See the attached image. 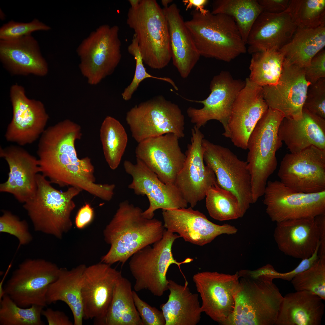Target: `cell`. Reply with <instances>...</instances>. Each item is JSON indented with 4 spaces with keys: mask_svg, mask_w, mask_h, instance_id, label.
<instances>
[{
    "mask_svg": "<svg viewBox=\"0 0 325 325\" xmlns=\"http://www.w3.org/2000/svg\"><path fill=\"white\" fill-rule=\"evenodd\" d=\"M82 135L80 126L68 119L45 129L37 151L40 172L51 183L77 187L97 197L103 185L95 183L91 159H79L75 148Z\"/></svg>",
    "mask_w": 325,
    "mask_h": 325,
    "instance_id": "6da1fadb",
    "label": "cell"
},
{
    "mask_svg": "<svg viewBox=\"0 0 325 325\" xmlns=\"http://www.w3.org/2000/svg\"><path fill=\"white\" fill-rule=\"evenodd\" d=\"M143 212L127 200L120 203L104 230L105 241L110 247L101 262L123 265L136 252L162 238L165 229L162 222L145 218Z\"/></svg>",
    "mask_w": 325,
    "mask_h": 325,
    "instance_id": "7a4b0ae2",
    "label": "cell"
},
{
    "mask_svg": "<svg viewBox=\"0 0 325 325\" xmlns=\"http://www.w3.org/2000/svg\"><path fill=\"white\" fill-rule=\"evenodd\" d=\"M191 14L185 24L200 56L229 62L246 53V44L232 17L208 10L203 14L193 10Z\"/></svg>",
    "mask_w": 325,
    "mask_h": 325,
    "instance_id": "3957f363",
    "label": "cell"
},
{
    "mask_svg": "<svg viewBox=\"0 0 325 325\" xmlns=\"http://www.w3.org/2000/svg\"><path fill=\"white\" fill-rule=\"evenodd\" d=\"M126 23L135 32L143 62L150 68L161 69L172 59L170 37L163 9L155 0H140L130 7Z\"/></svg>",
    "mask_w": 325,
    "mask_h": 325,
    "instance_id": "277c9868",
    "label": "cell"
},
{
    "mask_svg": "<svg viewBox=\"0 0 325 325\" xmlns=\"http://www.w3.org/2000/svg\"><path fill=\"white\" fill-rule=\"evenodd\" d=\"M34 195L24 203L35 230L62 239L72 228L71 215L76 207L73 198L82 190L70 187L64 192L54 187L42 174L36 176Z\"/></svg>",
    "mask_w": 325,
    "mask_h": 325,
    "instance_id": "5b68a950",
    "label": "cell"
},
{
    "mask_svg": "<svg viewBox=\"0 0 325 325\" xmlns=\"http://www.w3.org/2000/svg\"><path fill=\"white\" fill-rule=\"evenodd\" d=\"M284 117L280 112L269 108L248 139L246 161L254 202L263 195L268 180L277 169L276 153L282 144L278 138V130Z\"/></svg>",
    "mask_w": 325,
    "mask_h": 325,
    "instance_id": "8992f818",
    "label": "cell"
},
{
    "mask_svg": "<svg viewBox=\"0 0 325 325\" xmlns=\"http://www.w3.org/2000/svg\"><path fill=\"white\" fill-rule=\"evenodd\" d=\"M233 311L222 325H275L283 296L267 277H241Z\"/></svg>",
    "mask_w": 325,
    "mask_h": 325,
    "instance_id": "52a82bcc",
    "label": "cell"
},
{
    "mask_svg": "<svg viewBox=\"0 0 325 325\" xmlns=\"http://www.w3.org/2000/svg\"><path fill=\"white\" fill-rule=\"evenodd\" d=\"M180 236L165 230L162 238L153 244L147 246L135 253L129 262L131 273L135 280V291H149L154 296H161L168 290L166 274L170 266L189 263L193 259L187 258L178 262L173 257L172 247Z\"/></svg>",
    "mask_w": 325,
    "mask_h": 325,
    "instance_id": "ba28073f",
    "label": "cell"
},
{
    "mask_svg": "<svg viewBox=\"0 0 325 325\" xmlns=\"http://www.w3.org/2000/svg\"><path fill=\"white\" fill-rule=\"evenodd\" d=\"M126 121L138 143L167 133L184 137V117L176 104L159 95L140 103L126 113Z\"/></svg>",
    "mask_w": 325,
    "mask_h": 325,
    "instance_id": "9c48e42d",
    "label": "cell"
},
{
    "mask_svg": "<svg viewBox=\"0 0 325 325\" xmlns=\"http://www.w3.org/2000/svg\"><path fill=\"white\" fill-rule=\"evenodd\" d=\"M119 31L117 25H101L78 47L79 69L90 85H97L112 74L120 62L121 43Z\"/></svg>",
    "mask_w": 325,
    "mask_h": 325,
    "instance_id": "30bf717a",
    "label": "cell"
},
{
    "mask_svg": "<svg viewBox=\"0 0 325 325\" xmlns=\"http://www.w3.org/2000/svg\"><path fill=\"white\" fill-rule=\"evenodd\" d=\"M60 268L41 258L27 259L13 272L4 285V294L19 306L47 305L46 296L50 284L57 278Z\"/></svg>",
    "mask_w": 325,
    "mask_h": 325,
    "instance_id": "8fae6325",
    "label": "cell"
},
{
    "mask_svg": "<svg viewBox=\"0 0 325 325\" xmlns=\"http://www.w3.org/2000/svg\"><path fill=\"white\" fill-rule=\"evenodd\" d=\"M202 145L206 165L214 172L218 186L237 197L243 216L253 203L247 161L239 159L229 149L204 138Z\"/></svg>",
    "mask_w": 325,
    "mask_h": 325,
    "instance_id": "7c38bea8",
    "label": "cell"
},
{
    "mask_svg": "<svg viewBox=\"0 0 325 325\" xmlns=\"http://www.w3.org/2000/svg\"><path fill=\"white\" fill-rule=\"evenodd\" d=\"M280 181L296 192L313 193L325 190V150L311 146L286 154L280 163Z\"/></svg>",
    "mask_w": 325,
    "mask_h": 325,
    "instance_id": "4fadbf2b",
    "label": "cell"
},
{
    "mask_svg": "<svg viewBox=\"0 0 325 325\" xmlns=\"http://www.w3.org/2000/svg\"><path fill=\"white\" fill-rule=\"evenodd\" d=\"M263 196L266 212L276 223L314 218L325 212V190L313 193L296 192L275 180L267 182Z\"/></svg>",
    "mask_w": 325,
    "mask_h": 325,
    "instance_id": "5bb4252c",
    "label": "cell"
},
{
    "mask_svg": "<svg viewBox=\"0 0 325 325\" xmlns=\"http://www.w3.org/2000/svg\"><path fill=\"white\" fill-rule=\"evenodd\" d=\"M245 84V81L234 79L227 71H221L215 76L210 83L211 93L203 100H186L203 104L200 109L189 107L187 113L190 121L200 129L209 120H216L222 125V135L229 138L228 122L233 104Z\"/></svg>",
    "mask_w": 325,
    "mask_h": 325,
    "instance_id": "9a60e30c",
    "label": "cell"
},
{
    "mask_svg": "<svg viewBox=\"0 0 325 325\" xmlns=\"http://www.w3.org/2000/svg\"><path fill=\"white\" fill-rule=\"evenodd\" d=\"M123 166L127 174L132 178L128 188L137 195L146 196L149 202L148 208L143 212L144 217L153 218L155 211L159 209H174L187 208L188 203L174 184H165L144 163L136 158L134 164L128 160Z\"/></svg>",
    "mask_w": 325,
    "mask_h": 325,
    "instance_id": "2e32d148",
    "label": "cell"
},
{
    "mask_svg": "<svg viewBox=\"0 0 325 325\" xmlns=\"http://www.w3.org/2000/svg\"><path fill=\"white\" fill-rule=\"evenodd\" d=\"M10 94L13 116L6 139L20 146L32 143L45 130L49 117L45 106L39 101L27 98L24 88L17 84L11 86Z\"/></svg>",
    "mask_w": 325,
    "mask_h": 325,
    "instance_id": "e0dca14e",
    "label": "cell"
},
{
    "mask_svg": "<svg viewBox=\"0 0 325 325\" xmlns=\"http://www.w3.org/2000/svg\"><path fill=\"white\" fill-rule=\"evenodd\" d=\"M200 129L195 125L191 129V142L187 145L184 164L175 183L193 208L205 198L208 189L217 182L214 172L205 164L202 145L204 135Z\"/></svg>",
    "mask_w": 325,
    "mask_h": 325,
    "instance_id": "ac0fdd59",
    "label": "cell"
},
{
    "mask_svg": "<svg viewBox=\"0 0 325 325\" xmlns=\"http://www.w3.org/2000/svg\"><path fill=\"white\" fill-rule=\"evenodd\" d=\"M239 278L237 271L233 274L208 271L195 274L193 279L201 299L202 312L222 325L234 310Z\"/></svg>",
    "mask_w": 325,
    "mask_h": 325,
    "instance_id": "d6986e66",
    "label": "cell"
},
{
    "mask_svg": "<svg viewBox=\"0 0 325 325\" xmlns=\"http://www.w3.org/2000/svg\"><path fill=\"white\" fill-rule=\"evenodd\" d=\"M121 273L111 265L100 262L88 267L83 273L81 295L83 319H94L97 325L106 315L114 289Z\"/></svg>",
    "mask_w": 325,
    "mask_h": 325,
    "instance_id": "ffe728a7",
    "label": "cell"
},
{
    "mask_svg": "<svg viewBox=\"0 0 325 325\" xmlns=\"http://www.w3.org/2000/svg\"><path fill=\"white\" fill-rule=\"evenodd\" d=\"M179 138L167 133L146 139L138 143L135 153L137 158L144 163L165 184H175L186 159L179 145Z\"/></svg>",
    "mask_w": 325,
    "mask_h": 325,
    "instance_id": "44dd1931",
    "label": "cell"
},
{
    "mask_svg": "<svg viewBox=\"0 0 325 325\" xmlns=\"http://www.w3.org/2000/svg\"><path fill=\"white\" fill-rule=\"evenodd\" d=\"M268 108L262 87L246 79L233 104L228 122L229 138L234 145L247 149L251 133Z\"/></svg>",
    "mask_w": 325,
    "mask_h": 325,
    "instance_id": "7402d4cb",
    "label": "cell"
},
{
    "mask_svg": "<svg viewBox=\"0 0 325 325\" xmlns=\"http://www.w3.org/2000/svg\"><path fill=\"white\" fill-rule=\"evenodd\" d=\"M311 84L305 79L304 68L283 66L277 84L262 87L264 98L269 108L280 112L284 117L299 119Z\"/></svg>",
    "mask_w": 325,
    "mask_h": 325,
    "instance_id": "603a6c76",
    "label": "cell"
},
{
    "mask_svg": "<svg viewBox=\"0 0 325 325\" xmlns=\"http://www.w3.org/2000/svg\"><path fill=\"white\" fill-rule=\"evenodd\" d=\"M191 207L162 210L163 226L167 230L176 233L185 241L202 246L222 234H234L237 232L234 226L228 224H215L206 215Z\"/></svg>",
    "mask_w": 325,
    "mask_h": 325,
    "instance_id": "cb8c5ba5",
    "label": "cell"
},
{
    "mask_svg": "<svg viewBox=\"0 0 325 325\" xmlns=\"http://www.w3.org/2000/svg\"><path fill=\"white\" fill-rule=\"evenodd\" d=\"M298 26L289 7L278 13L263 11L250 31L246 44L247 51L252 54L278 51L290 41Z\"/></svg>",
    "mask_w": 325,
    "mask_h": 325,
    "instance_id": "d4e9b609",
    "label": "cell"
},
{
    "mask_svg": "<svg viewBox=\"0 0 325 325\" xmlns=\"http://www.w3.org/2000/svg\"><path fill=\"white\" fill-rule=\"evenodd\" d=\"M0 156L6 161L9 169L7 180L0 184V191L12 194L24 203L36 191V176L40 172L38 159L16 146L1 148Z\"/></svg>",
    "mask_w": 325,
    "mask_h": 325,
    "instance_id": "484cf974",
    "label": "cell"
},
{
    "mask_svg": "<svg viewBox=\"0 0 325 325\" xmlns=\"http://www.w3.org/2000/svg\"><path fill=\"white\" fill-rule=\"evenodd\" d=\"M274 237L278 249L285 255L303 259L311 257L320 245L318 226L314 218L276 223Z\"/></svg>",
    "mask_w": 325,
    "mask_h": 325,
    "instance_id": "4316f807",
    "label": "cell"
},
{
    "mask_svg": "<svg viewBox=\"0 0 325 325\" xmlns=\"http://www.w3.org/2000/svg\"><path fill=\"white\" fill-rule=\"evenodd\" d=\"M0 58L13 75L42 76L48 72L38 42L31 35L15 39L0 40Z\"/></svg>",
    "mask_w": 325,
    "mask_h": 325,
    "instance_id": "83f0119b",
    "label": "cell"
},
{
    "mask_svg": "<svg viewBox=\"0 0 325 325\" xmlns=\"http://www.w3.org/2000/svg\"><path fill=\"white\" fill-rule=\"evenodd\" d=\"M278 136L291 153L312 145L325 150V119L303 107L300 119L284 118L279 126Z\"/></svg>",
    "mask_w": 325,
    "mask_h": 325,
    "instance_id": "f1b7e54d",
    "label": "cell"
},
{
    "mask_svg": "<svg viewBox=\"0 0 325 325\" xmlns=\"http://www.w3.org/2000/svg\"><path fill=\"white\" fill-rule=\"evenodd\" d=\"M163 10L169 30L172 63L180 76L187 78L200 55L175 3Z\"/></svg>",
    "mask_w": 325,
    "mask_h": 325,
    "instance_id": "f546056e",
    "label": "cell"
},
{
    "mask_svg": "<svg viewBox=\"0 0 325 325\" xmlns=\"http://www.w3.org/2000/svg\"><path fill=\"white\" fill-rule=\"evenodd\" d=\"M323 301L307 291L289 293L283 297L275 325H320Z\"/></svg>",
    "mask_w": 325,
    "mask_h": 325,
    "instance_id": "4dcf8cb0",
    "label": "cell"
},
{
    "mask_svg": "<svg viewBox=\"0 0 325 325\" xmlns=\"http://www.w3.org/2000/svg\"><path fill=\"white\" fill-rule=\"evenodd\" d=\"M81 264L70 270L60 268L58 277L49 286L46 296L47 305L62 301L72 312L74 325H82L83 319L81 289L82 277L86 267Z\"/></svg>",
    "mask_w": 325,
    "mask_h": 325,
    "instance_id": "1f68e13d",
    "label": "cell"
},
{
    "mask_svg": "<svg viewBox=\"0 0 325 325\" xmlns=\"http://www.w3.org/2000/svg\"><path fill=\"white\" fill-rule=\"evenodd\" d=\"M168 299L160 305L165 325H196L202 312L198 295L191 292L186 281L184 285L168 280Z\"/></svg>",
    "mask_w": 325,
    "mask_h": 325,
    "instance_id": "d6a6232c",
    "label": "cell"
},
{
    "mask_svg": "<svg viewBox=\"0 0 325 325\" xmlns=\"http://www.w3.org/2000/svg\"><path fill=\"white\" fill-rule=\"evenodd\" d=\"M325 46V24L314 28L298 26L290 41L279 51L283 66L294 65L305 68Z\"/></svg>",
    "mask_w": 325,
    "mask_h": 325,
    "instance_id": "836d02e7",
    "label": "cell"
},
{
    "mask_svg": "<svg viewBox=\"0 0 325 325\" xmlns=\"http://www.w3.org/2000/svg\"><path fill=\"white\" fill-rule=\"evenodd\" d=\"M130 282L122 276L115 286L107 314L97 325H143L135 306Z\"/></svg>",
    "mask_w": 325,
    "mask_h": 325,
    "instance_id": "e575fe53",
    "label": "cell"
},
{
    "mask_svg": "<svg viewBox=\"0 0 325 325\" xmlns=\"http://www.w3.org/2000/svg\"><path fill=\"white\" fill-rule=\"evenodd\" d=\"M263 11L257 0H215L213 1L211 12L224 14L232 17L246 44L253 23Z\"/></svg>",
    "mask_w": 325,
    "mask_h": 325,
    "instance_id": "d590c367",
    "label": "cell"
},
{
    "mask_svg": "<svg viewBox=\"0 0 325 325\" xmlns=\"http://www.w3.org/2000/svg\"><path fill=\"white\" fill-rule=\"evenodd\" d=\"M100 138L105 159L110 168L115 170L120 163L127 144L125 130L118 120L107 116L102 123Z\"/></svg>",
    "mask_w": 325,
    "mask_h": 325,
    "instance_id": "8d00e7d4",
    "label": "cell"
},
{
    "mask_svg": "<svg viewBox=\"0 0 325 325\" xmlns=\"http://www.w3.org/2000/svg\"><path fill=\"white\" fill-rule=\"evenodd\" d=\"M283 57L279 51H267L252 54L249 79L263 87L276 85L283 68Z\"/></svg>",
    "mask_w": 325,
    "mask_h": 325,
    "instance_id": "74e56055",
    "label": "cell"
},
{
    "mask_svg": "<svg viewBox=\"0 0 325 325\" xmlns=\"http://www.w3.org/2000/svg\"><path fill=\"white\" fill-rule=\"evenodd\" d=\"M205 198L208 213L215 220L223 221L243 216L237 197L231 191L220 187L217 182L208 189Z\"/></svg>",
    "mask_w": 325,
    "mask_h": 325,
    "instance_id": "f35d334b",
    "label": "cell"
},
{
    "mask_svg": "<svg viewBox=\"0 0 325 325\" xmlns=\"http://www.w3.org/2000/svg\"><path fill=\"white\" fill-rule=\"evenodd\" d=\"M0 325H43L41 316L44 307L35 305L18 306L4 294L0 299Z\"/></svg>",
    "mask_w": 325,
    "mask_h": 325,
    "instance_id": "ab89813d",
    "label": "cell"
},
{
    "mask_svg": "<svg viewBox=\"0 0 325 325\" xmlns=\"http://www.w3.org/2000/svg\"><path fill=\"white\" fill-rule=\"evenodd\" d=\"M289 7L298 26L314 28L325 24V0H291Z\"/></svg>",
    "mask_w": 325,
    "mask_h": 325,
    "instance_id": "60d3db41",
    "label": "cell"
},
{
    "mask_svg": "<svg viewBox=\"0 0 325 325\" xmlns=\"http://www.w3.org/2000/svg\"><path fill=\"white\" fill-rule=\"evenodd\" d=\"M296 291L305 290L325 300V257H319L310 268L296 275L291 281Z\"/></svg>",
    "mask_w": 325,
    "mask_h": 325,
    "instance_id": "b9f144b4",
    "label": "cell"
},
{
    "mask_svg": "<svg viewBox=\"0 0 325 325\" xmlns=\"http://www.w3.org/2000/svg\"><path fill=\"white\" fill-rule=\"evenodd\" d=\"M128 51L129 53L134 57L136 61V66L134 76L132 82L122 93V96L124 100L128 101L130 100L140 83L144 80L148 78H152L165 81L170 84L175 90H178V88L175 83L170 78L156 77L147 72L143 64L137 40L134 35L131 43L128 47Z\"/></svg>",
    "mask_w": 325,
    "mask_h": 325,
    "instance_id": "7bdbcfd3",
    "label": "cell"
},
{
    "mask_svg": "<svg viewBox=\"0 0 325 325\" xmlns=\"http://www.w3.org/2000/svg\"><path fill=\"white\" fill-rule=\"evenodd\" d=\"M0 232L16 237L19 241V246L27 245L32 239L27 222L20 220L8 211H3L0 217Z\"/></svg>",
    "mask_w": 325,
    "mask_h": 325,
    "instance_id": "ee69618b",
    "label": "cell"
},
{
    "mask_svg": "<svg viewBox=\"0 0 325 325\" xmlns=\"http://www.w3.org/2000/svg\"><path fill=\"white\" fill-rule=\"evenodd\" d=\"M49 26L36 19L31 22L24 23L13 20L4 24L0 29V40H8L18 39L31 35L35 31H47L50 29Z\"/></svg>",
    "mask_w": 325,
    "mask_h": 325,
    "instance_id": "f6af8a7d",
    "label": "cell"
},
{
    "mask_svg": "<svg viewBox=\"0 0 325 325\" xmlns=\"http://www.w3.org/2000/svg\"><path fill=\"white\" fill-rule=\"evenodd\" d=\"M303 107L325 119V78L308 86Z\"/></svg>",
    "mask_w": 325,
    "mask_h": 325,
    "instance_id": "bcb514c9",
    "label": "cell"
},
{
    "mask_svg": "<svg viewBox=\"0 0 325 325\" xmlns=\"http://www.w3.org/2000/svg\"><path fill=\"white\" fill-rule=\"evenodd\" d=\"M133 296L143 325H166V321L162 311L151 306L143 301L134 291H133Z\"/></svg>",
    "mask_w": 325,
    "mask_h": 325,
    "instance_id": "7dc6e473",
    "label": "cell"
},
{
    "mask_svg": "<svg viewBox=\"0 0 325 325\" xmlns=\"http://www.w3.org/2000/svg\"><path fill=\"white\" fill-rule=\"evenodd\" d=\"M306 80L313 84L325 78V51L321 50L312 59L310 64L304 68Z\"/></svg>",
    "mask_w": 325,
    "mask_h": 325,
    "instance_id": "c3c4849f",
    "label": "cell"
},
{
    "mask_svg": "<svg viewBox=\"0 0 325 325\" xmlns=\"http://www.w3.org/2000/svg\"><path fill=\"white\" fill-rule=\"evenodd\" d=\"M41 314L44 316L49 325H73L74 323L63 312L50 308L43 309Z\"/></svg>",
    "mask_w": 325,
    "mask_h": 325,
    "instance_id": "681fc988",
    "label": "cell"
},
{
    "mask_svg": "<svg viewBox=\"0 0 325 325\" xmlns=\"http://www.w3.org/2000/svg\"><path fill=\"white\" fill-rule=\"evenodd\" d=\"M264 11L272 13L283 12L289 7V0H257Z\"/></svg>",
    "mask_w": 325,
    "mask_h": 325,
    "instance_id": "f907efd6",
    "label": "cell"
},
{
    "mask_svg": "<svg viewBox=\"0 0 325 325\" xmlns=\"http://www.w3.org/2000/svg\"><path fill=\"white\" fill-rule=\"evenodd\" d=\"M94 216L93 208L89 203H86L79 210L76 217V227L81 229L85 227L92 220Z\"/></svg>",
    "mask_w": 325,
    "mask_h": 325,
    "instance_id": "816d5d0a",
    "label": "cell"
},
{
    "mask_svg": "<svg viewBox=\"0 0 325 325\" xmlns=\"http://www.w3.org/2000/svg\"><path fill=\"white\" fill-rule=\"evenodd\" d=\"M314 218L319 232V256L325 257V212L317 216Z\"/></svg>",
    "mask_w": 325,
    "mask_h": 325,
    "instance_id": "f5cc1de1",
    "label": "cell"
},
{
    "mask_svg": "<svg viewBox=\"0 0 325 325\" xmlns=\"http://www.w3.org/2000/svg\"><path fill=\"white\" fill-rule=\"evenodd\" d=\"M207 0H183L182 2L186 5V10H188L192 7H194L195 10L199 11L201 13L206 12L207 10L204 8V6L208 2Z\"/></svg>",
    "mask_w": 325,
    "mask_h": 325,
    "instance_id": "db71d44e",
    "label": "cell"
},
{
    "mask_svg": "<svg viewBox=\"0 0 325 325\" xmlns=\"http://www.w3.org/2000/svg\"><path fill=\"white\" fill-rule=\"evenodd\" d=\"M131 7L132 8H137L139 5L140 0H129Z\"/></svg>",
    "mask_w": 325,
    "mask_h": 325,
    "instance_id": "11a10c76",
    "label": "cell"
},
{
    "mask_svg": "<svg viewBox=\"0 0 325 325\" xmlns=\"http://www.w3.org/2000/svg\"><path fill=\"white\" fill-rule=\"evenodd\" d=\"M172 1V0H162L161 2L162 5L164 7V8H165L168 7L169 6V4Z\"/></svg>",
    "mask_w": 325,
    "mask_h": 325,
    "instance_id": "9f6ffc18",
    "label": "cell"
}]
</instances>
